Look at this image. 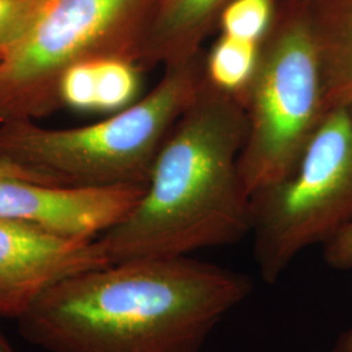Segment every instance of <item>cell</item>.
Here are the masks:
<instances>
[{
  "label": "cell",
  "instance_id": "obj_5",
  "mask_svg": "<svg viewBox=\"0 0 352 352\" xmlns=\"http://www.w3.org/2000/svg\"><path fill=\"white\" fill-rule=\"evenodd\" d=\"M157 0H52L32 33L0 60V123L60 110L59 85L77 64L140 67Z\"/></svg>",
  "mask_w": 352,
  "mask_h": 352
},
{
  "label": "cell",
  "instance_id": "obj_14",
  "mask_svg": "<svg viewBox=\"0 0 352 352\" xmlns=\"http://www.w3.org/2000/svg\"><path fill=\"white\" fill-rule=\"evenodd\" d=\"M52 0H0V54L6 55L36 28Z\"/></svg>",
  "mask_w": 352,
  "mask_h": 352
},
{
  "label": "cell",
  "instance_id": "obj_11",
  "mask_svg": "<svg viewBox=\"0 0 352 352\" xmlns=\"http://www.w3.org/2000/svg\"><path fill=\"white\" fill-rule=\"evenodd\" d=\"M258 45L221 34L205 54V77L215 88L240 101L256 69Z\"/></svg>",
  "mask_w": 352,
  "mask_h": 352
},
{
  "label": "cell",
  "instance_id": "obj_18",
  "mask_svg": "<svg viewBox=\"0 0 352 352\" xmlns=\"http://www.w3.org/2000/svg\"><path fill=\"white\" fill-rule=\"evenodd\" d=\"M330 352H352V327L340 334Z\"/></svg>",
  "mask_w": 352,
  "mask_h": 352
},
{
  "label": "cell",
  "instance_id": "obj_12",
  "mask_svg": "<svg viewBox=\"0 0 352 352\" xmlns=\"http://www.w3.org/2000/svg\"><path fill=\"white\" fill-rule=\"evenodd\" d=\"M139 65L122 59L96 62L97 111H120L132 104L140 88Z\"/></svg>",
  "mask_w": 352,
  "mask_h": 352
},
{
  "label": "cell",
  "instance_id": "obj_15",
  "mask_svg": "<svg viewBox=\"0 0 352 352\" xmlns=\"http://www.w3.org/2000/svg\"><path fill=\"white\" fill-rule=\"evenodd\" d=\"M62 106L78 111H97L96 62L77 64L64 74L59 85Z\"/></svg>",
  "mask_w": 352,
  "mask_h": 352
},
{
  "label": "cell",
  "instance_id": "obj_6",
  "mask_svg": "<svg viewBox=\"0 0 352 352\" xmlns=\"http://www.w3.org/2000/svg\"><path fill=\"white\" fill-rule=\"evenodd\" d=\"M253 257L274 285L295 258L352 222V115L331 107L296 166L251 196Z\"/></svg>",
  "mask_w": 352,
  "mask_h": 352
},
{
  "label": "cell",
  "instance_id": "obj_19",
  "mask_svg": "<svg viewBox=\"0 0 352 352\" xmlns=\"http://www.w3.org/2000/svg\"><path fill=\"white\" fill-rule=\"evenodd\" d=\"M0 352H19L10 343V340L4 337L1 330H0Z\"/></svg>",
  "mask_w": 352,
  "mask_h": 352
},
{
  "label": "cell",
  "instance_id": "obj_20",
  "mask_svg": "<svg viewBox=\"0 0 352 352\" xmlns=\"http://www.w3.org/2000/svg\"><path fill=\"white\" fill-rule=\"evenodd\" d=\"M3 56H4V55H1V54H0V60H1V58H3Z\"/></svg>",
  "mask_w": 352,
  "mask_h": 352
},
{
  "label": "cell",
  "instance_id": "obj_2",
  "mask_svg": "<svg viewBox=\"0 0 352 352\" xmlns=\"http://www.w3.org/2000/svg\"><path fill=\"white\" fill-rule=\"evenodd\" d=\"M245 133L239 100L205 77L139 202L98 238L109 263L190 256L251 235V195L239 168Z\"/></svg>",
  "mask_w": 352,
  "mask_h": 352
},
{
  "label": "cell",
  "instance_id": "obj_7",
  "mask_svg": "<svg viewBox=\"0 0 352 352\" xmlns=\"http://www.w3.org/2000/svg\"><path fill=\"white\" fill-rule=\"evenodd\" d=\"M110 265L97 239L0 219V320H19L67 278Z\"/></svg>",
  "mask_w": 352,
  "mask_h": 352
},
{
  "label": "cell",
  "instance_id": "obj_8",
  "mask_svg": "<svg viewBox=\"0 0 352 352\" xmlns=\"http://www.w3.org/2000/svg\"><path fill=\"white\" fill-rule=\"evenodd\" d=\"M145 187L80 188L0 177V219L34 223L78 239H97L126 218Z\"/></svg>",
  "mask_w": 352,
  "mask_h": 352
},
{
  "label": "cell",
  "instance_id": "obj_17",
  "mask_svg": "<svg viewBox=\"0 0 352 352\" xmlns=\"http://www.w3.org/2000/svg\"><path fill=\"white\" fill-rule=\"evenodd\" d=\"M0 177H13V179H21V180H29V182L43 183V184L62 186L58 180H55L51 176L28 168L25 166L8 162L1 158H0Z\"/></svg>",
  "mask_w": 352,
  "mask_h": 352
},
{
  "label": "cell",
  "instance_id": "obj_10",
  "mask_svg": "<svg viewBox=\"0 0 352 352\" xmlns=\"http://www.w3.org/2000/svg\"><path fill=\"white\" fill-rule=\"evenodd\" d=\"M330 107L352 115V0H311Z\"/></svg>",
  "mask_w": 352,
  "mask_h": 352
},
{
  "label": "cell",
  "instance_id": "obj_9",
  "mask_svg": "<svg viewBox=\"0 0 352 352\" xmlns=\"http://www.w3.org/2000/svg\"><path fill=\"white\" fill-rule=\"evenodd\" d=\"M232 0H157L144 46L141 69L174 65L201 54L202 45L218 30Z\"/></svg>",
  "mask_w": 352,
  "mask_h": 352
},
{
  "label": "cell",
  "instance_id": "obj_13",
  "mask_svg": "<svg viewBox=\"0 0 352 352\" xmlns=\"http://www.w3.org/2000/svg\"><path fill=\"white\" fill-rule=\"evenodd\" d=\"M277 0H232L222 13L221 34L260 43L269 30Z\"/></svg>",
  "mask_w": 352,
  "mask_h": 352
},
{
  "label": "cell",
  "instance_id": "obj_1",
  "mask_svg": "<svg viewBox=\"0 0 352 352\" xmlns=\"http://www.w3.org/2000/svg\"><path fill=\"white\" fill-rule=\"evenodd\" d=\"M252 291L248 276L190 256L132 260L64 279L17 327L47 352H200Z\"/></svg>",
  "mask_w": 352,
  "mask_h": 352
},
{
  "label": "cell",
  "instance_id": "obj_16",
  "mask_svg": "<svg viewBox=\"0 0 352 352\" xmlns=\"http://www.w3.org/2000/svg\"><path fill=\"white\" fill-rule=\"evenodd\" d=\"M324 260L331 269H352V222L324 245Z\"/></svg>",
  "mask_w": 352,
  "mask_h": 352
},
{
  "label": "cell",
  "instance_id": "obj_3",
  "mask_svg": "<svg viewBox=\"0 0 352 352\" xmlns=\"http://www.w3.org/2000/svg\"><path fill=\"white\" fill-rule=\"evenodd\" d=\"M205 78V52L164 67L151 91L110 118L75 128L0 123V158L65 187L146 186L157 157Z\"/></svg>",
  "mask_w": 352,
  "mask_h": 352
},
{
  "label": "cell",
  "instance_id": "obj_4",
  "mask_svg": "<svg viewBox=\"0 0 352 352\" xmlns=\"http://www.w3.org/2000/svg\"><path fill=\"white\" fill-rule=\"evenodd\" d=\"M240 103L247 119L240 174L252 196L289 175L331 109L311 0H277Z\"/></svg>",
  "mask_w": 352,
  "mask_h": 352
}]
</instances>
